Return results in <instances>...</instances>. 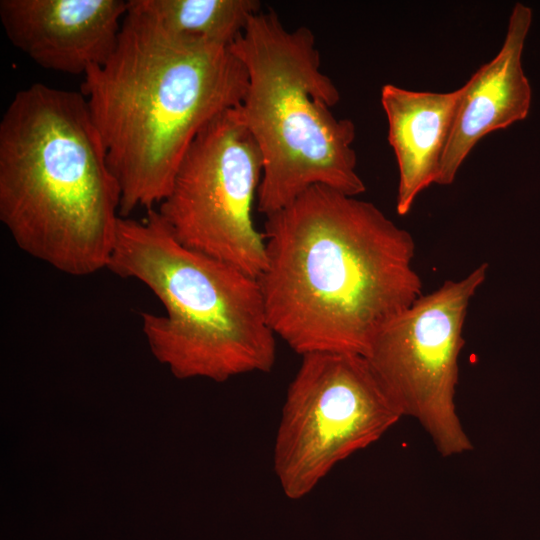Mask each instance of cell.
I'll return each mask as SVG.
<instances>
[{"instance_id": "10", "label": "cell", "mask_w": 540, "mask_h": 540, "mask_svg": "<svg viewBox=\"0 0 540 540\" xmlns=\"http://www.w3.org/2000/svg\"><path fill=\"white\" fill-rule=\"evenodd\" d=\"M531 22V8L516 3L497 55L460 87L461 96L436 184H452L459 168L484 136L527 117L531 87L523 71L522 53Z\"/></svg>"}, {"instance_id": "3", "label": "cell", "mask_w": 540, "mask_h": 540, "mask_svg": "<svg viewBox=\"0 0 540 540\" xmlns=\"http://www.w3.org/2000/svg\"><path fill=\"white\" fill-rule=\"evenodd\" d=\"M121 192L81 92L34 83L0 121V220L30 256L72 276L107 267Z\"/></svg>"}, {"instance_id": "9", "label": "cell", "mask_w": 540, "mask_h": 540, "mask_svg": "<svg viewBox=\"0 0 540 540\" xmlns=\"http://www.w3.org/2000/svg\"><path fill=\"white\" fill-rule=\"evenodd\" d=\"M129 0H1L10 43L44 69L83 76L115 50Z\"/></svg>"}, {"instance_id": "7", "label": "cell", "mask_w": 540, "mask_h": 540, "mask_svg": "<svg viewBox=\"0 0 540 540\" xmlns=\"http://www.w3.org/2000/svg\"><path fill=\"white\" fill-rule=\"evenodd\" d=\"M263 173L238 106L208 122L186 151L158 213L183 245L258 278L265 240L252 209Z\"/></svg>"}, {"instance_id": "4", "label": "cell", "mask_w": 540, "mask_h": 540, "mask_svg": "<svg viewBox=\"0 0 540 540\" xmlns=\"http://www.w3.org/2000/svg\"><path fill=\"white\" fill-rule=\"evenodd\" d=\"M107 269L145 284L165 314L142 312L154 356L180 379L270 372L276 335L257 278L179 242L155 209L119 217Z\"/></svg>"}, {"instance_id": "2", "label": "cell", "mask_w": 540, "mask_h": 540, "mask_svg": "<svg viewBox=\"0 0 540 540\" xmlns=\"http://www.w3.org/2000/svg\"><path fill=\"white\" fill-rule=\"evenodd\" d=\"M247 87L231 46L171 34L129 4L115 50L80 91L120 187L121 217L164 200L199 131L241 105Z\"/></svg>"}, {"instance_id": "8", "label": "cell", "mask_w": 540, "mask_h": 540, "mask_svg": "<svg viewBox=\"0 0 540 540\" xmlns=\"http://www.w3.org/2000/svg\"><path fill=\"white\" fill-rule=\"evenodd\" d=\"M487 272L482 263L422 294L377 335L365 356L402 415L416 419L444 457L473 449L455 396L468 306Z\"/></svg>"}, {"instance_id": "5", "label": "cell", "mask_w": 540, "mask_h": 540, "mask_svg": "<svg viewBox=\"0 0 540 540\" xmlns=\"http://www.w3.org/2000/svg\"><path fill=\"white\" fill-rule=\"evenodd\" d=\"M248 74L241 118L263 158L257 210L268 216L314 185L364 193L354 123L331 111L340 101L321 71L312 31L286 29L276 12L253 15L231 45Z\"/></svg>"}, {"instance_id": "6", "label": "cell", "mask_w": 540, "mask_h": 540, "mask_svg": "<svg viewBox=\"0 0 540 540\" xmlns=\"http://www.w3.org/2000/svg\"><path fill=\"white\" fill-rule=\"evenodd\" d=\"M403 417L365 356H302L276 433L273 466L285 496L309 494L342 460L378 441Z\"/></svg>"}, {"instance_id": "1", "label": "cell", "mask_w": 540, "mask_h": 540, "mask_svg": "<svg viewBox=\"0 0 540 540\" xmlns=\"http://www.w3.org/2000/svg\"><path fill=\"white\" fill-rule=\"evenodd\" d=\"M257 278L268 322L301 356H366L422 293L412 235L375 204L314 185L266 216Z\"/></svg>"}, {"instance_id": "12", "label": "cell", "mask_w": 540, "mask_h": 540, "mask_svg": "<svg viewBox=\"0 0 540 540\" xmlns=\"http://www.w3.org/2000/svg\"><path fill=\"white\" fill-rule=\"evenodd\" d=\"M130 7L176 36L231 46L250 18L256 0H129Z\"/></svg>"}, {"instance_id": "11", "label": "cell", "mask_w": 540, "mask_h": 540, "mask_svg": "<svg viewBox=\"0 0 540 540\" xmlns=\"http://www.w3.org/2000/svg\"><path fill=\"white\" fill-rule=\"evenodd\" d=\"M461 88L451 92L411 91L393 84L381 90L388 142L397 161L396 211L410 212L417 196L437 181L450 139Z\"/></svg>"}]
</instances>
